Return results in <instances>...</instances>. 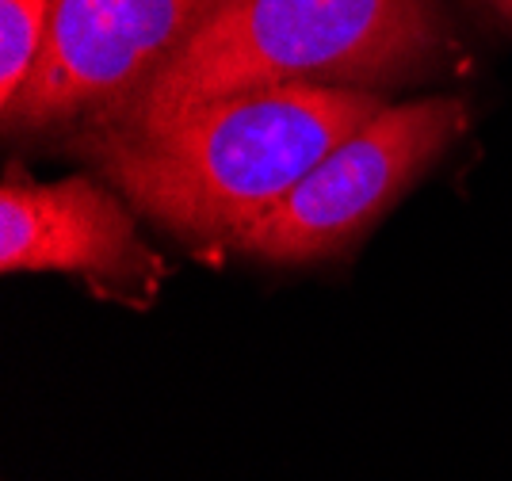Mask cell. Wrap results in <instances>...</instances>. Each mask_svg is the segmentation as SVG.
I'll return each instance as SVG.
<instances>
[{
    "label": "cell",
    "mask_w": 512,
    "mask_h": 481,
    "mask_svg": "<svg viewBox=\"0 0 512 481\" xmlns=\"http://www.w3.org/2000/svg\"><path fill=\"white\" fill-rule=\"evenodd\" d=\"M383 100L356 84H279L146 130H92V153L134 210L192 245H237Z\"/></svg>",
    "instance_id": "obj_1"
},
{
    "label": "cell",
    "mask_w": 512,
    "mask_h": 481,
    "mask_svg": "<svg viewBox=\"0 0 512 481\" xmlns=\"http://www.w3.org/2000/svg\"><path fill=\"white\" fill-rule=\"evenodd\" d=\"M448 58L436 0H218L169 65L92 123L146 134L195 107L279 84H386Z\"/></svg>",
    "instance_id": "obj_2"
},
{
    "label": "cell",
    "mask_w": 512,
    "mask_h": 481,
    "mask_svg": "<svg viewBox=\"0 0 512 481\" xmlns=\"http://www.w3.org/2000/svg\"><path fill=\"white\" fill-rule=\"evenodd\" d=\"M467 104L432 96L383 107L344 138L234 249L268 264H310L348 249L463 134Z\"/></svg>",
    "instance_id": "obj_3"
},
{
    "label": "cell",
    "mask_w": 512,
    "mask_h": 481,
    "mask_svg": "<svg viewBox=\"0 0 512 481\" xmlns=\"http://www.w3.org/2000/svg\"><path fill=\"white\" fill-rule=\"evenodd\" d=\"M218 0H54L46 50L20 96L4 107L8 130L92 123L138 96L199 31Z\"/></svg>",
    "instance_id": "obj_4"
},
{
    "label": "cell",
    "mask_w": 512,
    "mask_h": 481,
    "mask_svg": "<svg viewBox=\"0 0 512 481\" xmlns=\"http://www.w3.org/2000/svg\"><path fill=\"white\" fill-rule=\"evenodd\" d=\"M0 272L81 275L107 298L146 306L165 264L115 191L88 176L35 184L12 168L0 188Z\"/></svg>",
    "instance_id": "obj_5"
},
{
    "label": "cell",
    "mask_w": 512,
    "mask_h": 481,
    "mask_svg": "<svg viewBox=\"0 0 512 481\" xmlns=\"http://www.w3.org/2000/svg\"><path fill=\"white\" fill-rule=\"evenodd\" d=\"M54 0H0V111L20 96L46 50Z\"/></svg>",
    "instance_id": "obj_6"
},
{
    "label": "cell",
    "mask_w": 512,
    "mask_h": 481,
    "mask_svg": "<svg viewBox=\"0 0 512 481\" xmlns=\"http://www.w3.org/2000/svg\"><path fill=\"white\" fill-rule=\"evenodd\" d=\"M486 4H490V8L497 12V16H501V20L512 23V0H486Z\"/></svg>",
    "instance_id": "obj_7"
}]
</instances>
